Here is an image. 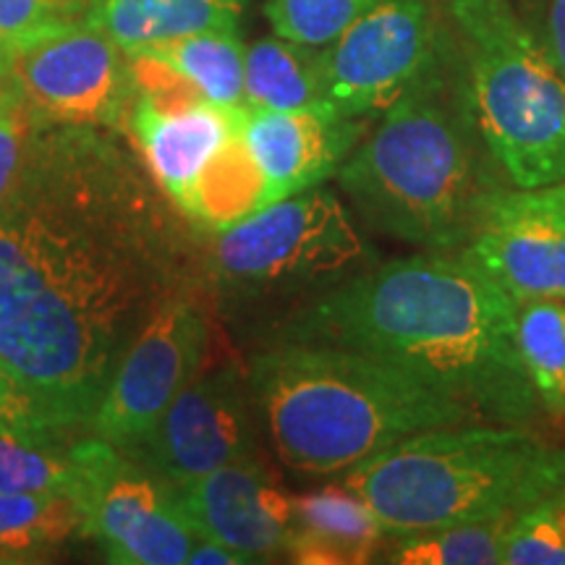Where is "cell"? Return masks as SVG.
<instances>
[{
	"instance_id": "obj_27",
	"label": "cell",
	"mask_w": 565,
	"mask_h": 565,
	"mask_svg": "<svg viewBox=\"0 0 565 565\" xmlns=\"http://www.w3.org/2000/svg\"><path fill=\"white\" fill-rule=\"evenodd\" d=\"M380 0H267L265 13L275 34L324 47Z\"/></svg>"
},
{
	"instance_id": "obj_12",
	"label": "cell",
	"mask_w": 565,
	"mask_h": 565,
	"mask_svg": "<svg viewBox=\"0 0 565 565\" xmlns=\"http://www.w3.org/2000/svg\"><path fill=\"white\" fill-rule=\"evenodd\" d=\"M249 374L236 364L196 374L134 450L162 482L179 484L257 456Z\"/></svg>"
},
{
	"instance_id": "obj_33",
	"label": "cell",
	"mask_w": 565,
	"mask_h": 565,
	"mask_svg": "<svg viewBox=\"0 0 565 565\" xmlns=\"http://www.w3.org/2000/svg\"><path fill=\"white\" fill-rule=\"evenodd\" d=\"M13 92L17 89H13L11 76H9V61H6V53L0 51V105L9 100Z\"/></svg>"
},
{
	"instance_id": "obj_5",
	"label": "cell",
	"mask_w": 565,
	"mask_h": 565,
	"mask_svg": "<svg viewBox=\"0 0 565 565\" xmlns=\"http://www.w3.org/2000/svg\"><path fill=\"white\" fill-rule=\"evenodd\" d=\"M391 540L471 521L515 519L565 487V448L540 429L494 422L437 427L345 471Z\"/></svg>"
},
{
	"instance_id": "obj_20",
	"label": "cell",
	"mask_w": 565,
	"mask_h": 565,
	"mask_svg": "<svg viewBox=\"0 0 565 565\" xmlns=\"http://www.w3.org/2000/svg\"><path fill=\"white\" fill-rule=\"evenodd\" d=\"M267 204L270 196L265 175L246 145L242 126L210 162L179 212L194 225L217 233L246 221Z\"/></svg>"
},
{
	"instance_id": "obj_26",
	"label": "cell",
	"mask_w": 565,
	"mask_h": 565,
	"mask_svg": "<svg viewBox=\"0 0 565 565\" xmlns=\"http://www.w3.org/2000/svg\"><path fill=\"white\" fill-rule=\"evenodd\" d=\"M505 565H565V487L536 500L511 521Z\"/></svg>"
},
{
	"instance_id": "obj_10",
	"label": "cell",
	"mask_w": 565,
	"mask_h": 565,
	"mask_svg": "<svg viewBox=\"0 0 565 565\" xmlns=\"http://www.w3.org/2000/svg\"><path fill=\"white\" fill-rule=\"evenodd\" d=\"M19 100L38 124L118 129L137 97L131 61L87 19L6 51Z\"/></svg>"
},
{
	"instance_id": "obj_21",
	"label": "cell",
	"mask_w": 565,
	"mask_h": 565,
	"mask_svg": "<svg viewBox=\"0 0 565 565\" xmlns=\"http://www.w3.org/2000/svg\"><path fill=\"white\" fill-rule=\"evenodd\" d=\"M139 53L152 55L215 105H244L246 47L238 32L204 30L154 42ZM134 53V55H139Z\"/></svg>"
},
{
	"instance_id": "obj_6",
	"label": "cell",
	"mask_w": 565,
	"mask_h": 565,
	"mask_svg": "<svg viewBox=\"0 0 565 565\" xmlns=\"http://www.w3.org/2000/svg\"><path fill=\"white\" fill-rule=\"evenodd\" d=\"M479 131L511 186L565 181V79L511 0H448Z\"/></svg>"
},
{
	"instance_id": "obj_34",
	"label": "cell",
	"mask_w": 565,
	"mask_h": 565,
	"mask_svg": "<svg viewBox=\"0 0 565 565\" xmlns=\"http://www.w3.org/2000/svg\"><path fill=\"white\" fill-rule=\"evenodd\" d=\"M3 563H6V557H3V555H0V565H3Z\"/></svg>"
},
{
	"instance_id": "obj_1",
	"label": "cell",
	"mask_w": 565,
	"mask_h": 565,
	"mask_svg": "<svg viewBox=\"0 0 565 565\" xmlns=\"http://www.w3.org/2000/svg\"><path fill=\"white\" fill-rule=\"evenodd\" d=\"M168 212L113 139L34 124L0 200V370L55 429L95 419L147 320L186 291Z\"/></svg>"
},
{
	"instance_id": "obj_25",
	"label": "cell",
	"mask_w": 565,
	"mask_h": 565,
	"mask_svg": "<svg viewBox=\"0 0 565 565\" xmlns=\"http://www.w3.org/2000/svg\"><path fill=\"white\" fill-rule=\"evenodd\" d=\"M76 466L61 433H26L0 424V492L74 494Z\"/></svg>"
},
{
	"instance_id": "obj_18",
	"label": "cell",
	"mask_w": 565,
	"mask_h": 565,
	"mask_svg": "<svg viewBox=\"0 0 565 565\" xmlns=\"http://www.w3.org/2000/svg\"><path fill=\"white\" fill-rule=\"evenodd\" d=\"M244 0H95L87 21L126 55L204 30L238 32Z\"/></svg>"
},
{
	"instance_id": "obj_3",
	"label": "cell",
	"mask_w": 565,
	"mask_h": 565,
	"mask_svg": "<svg viewBox=\"0 0 565 565\" xmlns=\"http://www.w3.org/2000/svg\"><path fill=\"white\" fill-rule=\"evenodd\" d=\"M359 215L419 252H461L505 175L479 131L461 45L338 168ZM508 183V181H505Z\"/></svg>"
},
{
	"instance_id": "obj_13",
	"label": "cell",
	"mask_w": 565,
	"mask_h": 565,
	"mask_svg": "<svg viewBox=\"0 0 565 565\" xmlns=\"http://www.w3.org/2000/svg\"><path fill=\"white\" fill-rule=\"evenodd\" d=\"M461 252L515 303L565 301V181L494 189Z\"/></svg>"
},
{
	"instance_id": "obj_11",
	"label": "cell",
	"mask_w": 565,
	"mask_h": 565,
	"mask_svg": "<svg viewBox=\"0 0 565 565\" xmlns=\"http://www.w3.org/2000/svg\"><path fill=\"white\" fill-rule=\"evenodd\" d=\"M207 351V317L186 291L158 307L126 349L113 372L89 429L113 448L134 454L171 406L200 374Z\"/></svg>"
},
{
	"instance_id": "obj_16",
	"label": "cell",
	"mask_w": 565,
	"mask_h": 565,
	"mask_svg": "<svg viewBox=\"0 0 565 565\" xmlns=\"http://www.w3.org/2000/svg\"><path fill=\"white\" fill-rule=\"evenodd\" d=\"M246 103L231 108L210 100L160 105L137 92L126 129L150 179L181 210L210 162L242 129Z\"/></svg>"
},
{
	"instance_id": "obj_32",
	"label": "cell",
	"mask_w": 565,
	"mask_h": 565,
	"mask_svg": "<svg viewBox=\"0 0 565 565\" xmlns=\"http://www.w3.org/2000/svg\"><path fill=\"white\" fill-rule=\"evenodd\" d=\"M189 565H246L249 557L236 553V550L223 545V542L210 540V536H196L192 553H189Z\"/></svg>"
},
{
	"instance_id": "obj_15",
	"label": "cell",
	"mask_w": 565,
	"mask_h": 565,
	"mask_svg": "<svg viewBox=\"0 0 565 565\" xmlns=\"http://www.w3.org/2000/svg\"><path fill=\"white\" fill-rule=\"evenodd\" d=\"M366 134V118L333 108L263 110L246 105L244 139L273 202L309 192L338 173Z\"/></svg>"
},
{
	"instance_id": "obj_30",
	"label": "cell",
	"mask_w": 565,
	"mask_h": 565,
	"mask_svg": "<svg viewBox=\"0 0 565 565\" xmlns=\"http://www.w3.org/2000/svg\"><path fill=\"white\" fill-rule=\"evenodd\" d=\"M0 424L26 433H63L55 429L40 406L17 385V380L0 370Z\"/></svg>"
},
{
	"instance_id": "obj_28",
	"label": "cell",
	"mask_w": 565,
	"mask_h": 565,
	"mask_svg": "<svg viewBox=\"0 0 565 565\" xmlns=\"http://www.w3.org/2000/svg\"><path fill=\"white\" fill-rule=\"evenodd\" d=\"M76 0H0V51L58 30L76 19Z\"/></svg>"
},
{
	"instance_id": "obj_2",
	"label": "cell",
	"mask_w": 565,
	"mask_h": 565,
	"mask_svg": "<svg viewBox=\"0 0 565 565\" xmlns=\"http://www.w3.org/2000/svg\"><path fill=\"white\" fill-rule=\"evenodd\" d=\"M519 303L463 252H416L353 273L288 324L291 341L383 359L482 422L545 419L519 351Z\"/></svg>"
},
{
	"instance_id": "obj_29",
	"label": "cell",
	"mask_w": 565,
	"mask_h": 565,
	"mask_svg": "<svg viewBox=\"0 0 565 565\" xmlns=\"http://www.w3.org/2000/svg\"><path fill=\"white\" fill-rule=\"evenodd\" d=\"M34 124L38 121L24 108V103L19 100L17 92L0 105V200L9 192L11 183L17 181Z\"/></svg>"
},
{
	"instance_id": "obj_19",
	"label": "cell",
	"mask_w": 565,
	"mask_h": 565,
	"mask_svg": "<svg viewBox=\"0 0 565 565\" xmlns=\"http://www.w3.org/2000/svg\"><path fill=\"white\" fill-rule=\"evenodd\" d=\"M244 103L263 110L333 108L324 89L322 47L280 34L254 42L244 58Z\"/></svg>"
},
{
	"instance_id": "obj_14",
	"label": "cell",
	"mask_w": 565,
	"mask_h": 565,
	"mask_svg": "<svg viewBox=\"0 0 565 565\" xmlns=\"http://www.w3.org/2000/svg\"><path fill=\"white\" fill-rule=\"evenodd\" d=\"M171 492L196 534L223 542L252 563L286 555L294 494L259 456L171 484Z\"/></svg>"
},
{
	"instance_id": "obj_23",
	"label": "cell",
	"mask_w": 565,
	"mask_h": 565,
	"mask_svg": "<svg viewBox=\"0 0 565 565\" xmlns=\"http://www.w3.org/2000/svg\"><path fill=\"white\" fill-rule=\"evenodd\" d=\"M519 351L545 416L565 422V301L519 303Z\"/></svg>"
},
{
	"instance_id": "obj_7",
	"label": "cell",
	"mask_w": 565,
	"mask_h": 565,
	"mask_svg": "<svg viewBox=\"0 0 565 565\" xmlns=\"http://www.w3.org/2000/svg\"><path fill=\"white\" fill-rule=\"evenodd\" d=\"M366 259L345 204L328 189L286 196L217 231L212 273L242 294H280L351 278Z\"/></svg>"
},
{
	"instance_id": "obj_22",
	"label": "cell",
	"mask_w": 565,
	"mask_h": 565,
	"mask_svg": "<svg viewBox=\"0 0 565 565\" xmlns=\"http://www.w3.org/2000/svg\"><path fill=\"white\" fill-rule=\"evenodd\" d=\"M82 534V513L66 492H0V555L32 561L68 536Z\"/></svg>"
},
{
	"instance_id": "obj_17",
	"label": "cell",
	"mask_w": 565,
	"mask_h": 565,
	"mask_svg": "<svg viewBox=\"0 0 565 565\" xmlns=\"http://www.w3.org/2000/svg\"><path fill=\"white\" fill-rule=\"evenodd\" d=\"M391 536L372 508L345 484L294 498L286 555L301 565H364L380 561Z\"/></svg>"
},
{
	"instance_id": "obj_8",
	"label": "cell",
	"mask_w": 565,
	"mask_h": 565,
	"mask_svg": "<svg viewBox=\"0 0 565 565\" xmlns=\"http://www.w3.org/2000/svg\"><path fill=\"white\" fill-rule=\"evenodd\" d=\"M456 45L433 0H380L322 47L328 103L351 118L383 116Z\"/></svg>"
},
{
	"instance_id": "obj_9",
	"label": "cell",
	"mask_w": 565,
	"mask_h": 565,
	"mask_svg": "<svg viewBox=\"0 0 565 565\" xmlns=\"http://www.w3.org/2000/svg\"><path fill=\"white\" fill-rule=\"evenodd\" d=\"M82 534L97 540L116 565H183L196 529L175 503L171 484L134 463L100 437L71 445Z\"/></svg>"
},
{
	"instance_id": "obj_4",
	"label": "cell",
	"mask_w": 565,
	"mask_h": 565,
	"mask_svg": "<svg viewBox=\"0 0 565 565\" xmlns=\"http://www.w3.org/2000/svg\"><path fill=\"white\" fill-rule=\"evenodd\" d=\"M249 385L286 469L345 475L406 437L482 422L416 374L341 345L288 341L254 356Z\"/></svg>"
},
{
	"instance_id": "obj_24",
	"label": "cell",
	"mask_w": 565,
	"mask_h": 565,
	"mask_svg": "<svg viewBox=\"0 0 565 565\" xmlns=\"http://www.w3.org/2000/svg\"><path fill=\"white\" fill-rule=\"evenodd\" d=\"M511 521H471L395 536L380 561L393 565H500L505 557V534Z\"/></svg>"
},
{
	"instance_id": "obj_31",
	"label": "cell",
	"mask_w": 565,
	"mask_h": 565,
	"mask_svg": "<svg viewBox=\"0 0 565 565\" xmlns=\"http://www.w3.org/2000/svg\"><path fill=\"white\" fill-rule=\"evenodd\" d=\"M534 34L565 79V0H542V24Z\"/></svg>"
}]
</instances>
